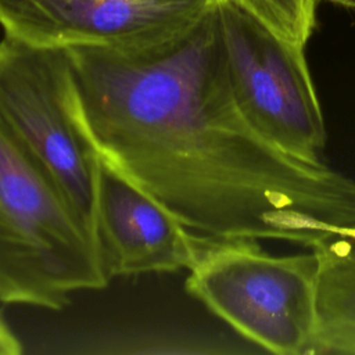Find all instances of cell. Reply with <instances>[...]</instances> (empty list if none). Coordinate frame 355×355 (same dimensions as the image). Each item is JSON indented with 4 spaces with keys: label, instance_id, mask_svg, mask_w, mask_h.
Masks as SVG:
<instances>
[{
    "label": "cell",
    "instance_id": "ba28073f",
    "mask_svg": "<svg viewBox=\"0 0 355 355\" xmlns=\"http://www.w3.org/2000/svg\"><path fill=\"white\" fill-rule=\"evenodd\" d=\"M320 268L311 354L355 355V262L313 247Z\"/></svg>",
    "mask_w": 355,
    "mask_h": 355
},
{
    "label": "cell",
    "instance_id": "277c9868",
    "mask_svg": "<svg viewBox=\"0 0 355 355\" xmlns=\"http://www.w3.org/2000/svg\"><path fill=\"white\" fill-rule=\"evenodd\" d=\"M0 118L93 229L100 153L83 122L67 49L0 39Z\"/></svg>",
    "mask_w": 355,
    "mask_h": 355
},
{
    "label": "cell",
    "instance_id": "6da1fadb",
    "mask_svg": "<svg viewBox=\"0 0 355 355\" xmlns=\"http://www.w3.org/2000/svg\"><path fill=\"white\" fill-rule=\"evenodd\" d=\"M100 155L191 232L315 247L355 226V180L263 139L230 82L218 4L140 53L67 49Z\"/></svg>",
    "mask_w": 355,
    "mask_h": 355
},
{
    "label": "cell",
    "instance_id": "52a82bcc",
    "mask_svg": "<svg viewBox=\"0 0 355 355\" xmlns=\"http://www.w3.org/2000/svg\"><path fill=\"white\" fill-rule=\"evenodd\" d=\"M93 233L110 280L116 276L189 270L207 237L186 227L166 207L101 155Z\"/></svg>",
    "mask_w": 355,
    "mask_h": 355
},
{
    "label": "cell",
    "instance_id": "8992f818",
    "mask_svg": "<svg viewBox=\"0 0 355 355\" xmlns=\"http://www.w3.org/2000/svg\"><path fill=\"white\" fill-rule=\"evenodd\" d=\"M216 0H0L4 35L54 47L140 53L196 26Z\"/></svg>",
    "mask_w": 355,
    "mask_h": 355
},
{
    "label": "cell",
    "instance_id": "7c38bea8",
    "mask_svg": "<svg viewBox=\"0 0 355 355\" xmlns=\"http://www.w3.org/2000/svg\"><path fill=\"white\" fill-rule=\"evenodd\" d=\"M343 7H349V8H355V0H326Z\"/></svg>",
    "mask_w": 355,
    "mask_h": 355
},
{
    "label": "cell",
    "instance_id": "8fae6325",
    "mask_svg": "<svg viewBox=\"0 0 355 355\" xmlns=\"http://www.w3.org/2000/svg\"><path fill=\"white\" fill-rule=\"evenodd\" d=\"M333 236H344L348 239L355 240V226H343V227H336L333 230Z\"/></svg>",
    "mask_w": 355,
    "mask_h": 355
},
{
    "label": "cell",
    "instance_id": "7a4b0ae2",
    "mask_svg": "<svg viewBox=\"0 0 355 355\" xmlns=\"http://www.w3.org/2000/svg\"><path fill=\"white\" fill-rule=\"evenodd\" d=\"M108 283L93 229L0 118V302L58 311Z\"/></svg>",
    "mask_w": 355,
    "mask_h": 355
},
{
    "label": "cell",
    "instance_id": "3957f363",
    "mask_svg": "<svg viewBox=\"0 0 355 355\" xmlns=\"http://www.w3.org/2000/svg\"><path fill=\"white\" fill-rule=\"evenodd\" d=\"M318 252L273 255L255 239L205 237L186 290L237 334L279 355H306L316 331Z\"/></svg>",
    "mask_w": 355,
    "mask_h": 355
},
{
    "label": "cell",
    "instance_id": "5b68a950",
    "mask_svg": "<svg viewBox=\"0 0 355 355\" xmlns=\"http://www.w3.org/2000/svg\"><path fill=\"white\" fill-rule=\"evenodd\" d=\"M236 101L251 126L282 151L320 164L326 125L304 49L226 1H216Z\"/></svg>",
    "mask_w": 355,
    "mask_h": 355
},
{
    "label": "cell",
    "instance_id": "30bf717a",
    "mask_svg": "<svg viewBox=\"0 0 355 355\" xmlns=\"http://www.w3.org/2000/svg\"><path fill=\"white\" fill-rule=\"evenodd\" d=\"M22 352V344L12 333L4 319L0 316V355H18Z\"/></svg>",
    "mask_w": 355,
    "mask_h": 355
},
{
    "label": "cell",
    "instance_id": "9c48e42d",
    "mask_svg": "<svg viewBox=\"0 0 355 355\" xmlns=\"http://www.w3.org/2000/svg\"><path fill=\"white\" fill-rule=\"evenodd\" d=\"M226 1L263 25L277 37L305 47L315 28L316 0H216Z\"/></svg>",
    "mask_w": 355,
    "mask_h": 355
}]
</instances>
